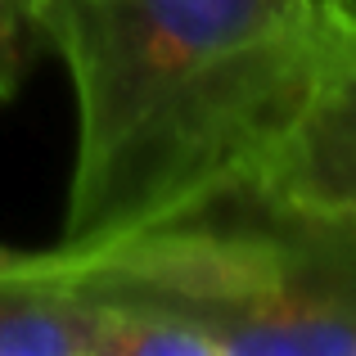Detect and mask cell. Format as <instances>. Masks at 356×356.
Here are the masks:
<instances>
[{
    "label": "cell",
    "mask_w": 356,
    "mask_h": 356,
    "mask_svg": "<svg viewBox=\"0 0 356 356\" xmlns=\"http://www.w3.org/2000/svg\"><path fill=\"white\" fill-rule=\"evenodd\" d=\"M239 194L280 212L356 221V0L325 5L307 90Z\"/></svg>",
    "instance_id": "cell-3"
},
{
    "label": "cell",
    "mask_w": 356,
    "mask_h": 356,
    "mask_svg": "<svg viewBox=\"0 0 356 356\" xmlns=\"http://www.w3.org/2000/svg\"><path fill=\"white\" fill-rule=\"evenodd\" d=\"M54 257L81 293L181 321L208 356H356V221L230 194L190 221Z\"/></svg>",
    "instance_id": "cell-2"
},
{
    "label": "cell",
    "mask_w": 356,
    "mask_h": 356,
    "mask_svg": "<svg viewBox=\"0 0 356 356\" xmlns=\"http://www.w3.org/2000/svg\"><path fill=\"white\" fill-rule=\"evenodd\" d=\"M108 312L59 270L54 248L0 275V356H104Z\"/></svg>",
    "instance_id": "cell-4"
},
{
    "label": "cell",
    "mask_w": 356,
    "mask_h": 356,
    "mask_svg": "<svg viewBox=\"0 0 356 356\" xmlns=\"http://www.w3.org/2000/svg\"><path fill=\"white\" fill-rule=\"evenodd\" d=\"M330 0H36L77 90L59 252L190 221L248 185L302 99Z\"/></svg>",
    "instance_id": "cell-1"
},
{
    "label": "cell",
    "mask_w": 356,
    "mask_h": 356,
    "mask_svg": "<svg viewBox=\"0 0 356 356\" xmlns=\"http://www.w3.org/2000/svg\"><path fill=\"white\" fill-rule=\"evenodd\" d=\"M41 27H36V0H0V104L14 99L32 63Z\"/></svg>",
    "instance_id": "cell-5"
},
{
    "label": "cell",
    "mask_w": 356,
    "mask_h": 356,
    "mask_svg": "<svg viewBox=\"0 0 356 356\" xmlns=\"http://www.w3.org/2000/svg\"><path fill=\"white\" fill-rule=\"evenodd\" d=\"M41 261V252H27V248H9V243H0V275H9V270H27Z\"/></svg>",
    "instance_id": "cell-6"
}]
</instances>
